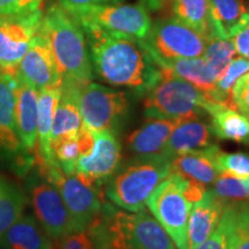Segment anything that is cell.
<instances>
[{
    "label": "cell",
    "mask_w": 249,
    "mask_h": 249,
    "mask_svg": "<svg viewBox=\"0 0 249 249\" xmlns=\"http://www.w3.org/2000/svg\"><path fill=\"white\" fill-rule=\"evenodd\" d=\"M96 73L111 86L145 95L161 76L145 40L96 27L82 28Z\"/></svg>",
    "instance_id": "6da1fadb"
},
{
    "label": "cell",
    "mask_w": 249,
    "mask_h": 249,
    "mask_svg": "<svg viewBox=\"0 0 249 249\" xmlns=\"http://www.w3.org/2000/svg\"><path fill=\"white\" fill-rule=\"evenodd\" d=\"M87 233L95 249H177L160 224L145 211L126 213L107 202Z\"/></svg>",
    "instance_id": "7a4b0ae2"
},
{
    "label": "cell",
    "mask_w": 249,
    "mask_h": 249,
    "mask_svg": "<svg viewBox=\"0 0 249 249\" xmlns=\"http://www.w3.org/2000/svg\"><path fill=\"white\" fill-rule=\"evenodd\" d=\"M42 29L49 40L62 81L85 86L92 80V65L82 28L59 4L43 14Z\"/></svg>",
    "instance_id": "3957f363"
},
{
    "label": "cell",
    "mask_w": 249,
    "mask_h": 249,
    "mask_svg": "<svg viewBox=\"0 0 249 249\" xmlns=\"http://www.w3.org/2000/svg\"><path fill=\"white\" fill-rule=\"evenodd\" d=\"M172 171V160L164 155L138 156L105 183L104 195L111 203L130 213L144 211L145 202Z\"/></svg>",
    "instance_id": "277c9868"
},
{
    "label": "cell",
    "mask_w": 249,
    "mask_h": 249,
    "mask_svg": "<svg viewBox=\"0 0 249 249\" xmlns=\"http://www.w3.org/2000/svg\"><path fill=\"white\" fill-rule=\"evenodd\" d=\"M211 101L187 81L161 71L158 82L145 93L143 108L148 119H200Z\"/></svg>",
    "instance_id": "5b68a950"
},
{
    "label": "cell",
    "mask_w": 249,
    "mask_h": 249,
    "mask_svg": "<svg viewBox=\"0 0 249 249\" xmlns=\"http://www.w3.org/2000/svg\"><path fill=\"white\" fill-rule=\"evenodd\" d=\"M37 171L60 192L76 231H87L101 213L105 202L104 189L86 181L76 173H64L58 163L43 169L37 167Z\"/></svg>",
    "instance_id": "8992f818"
},
{
    "label": "cell",
    "mask_w": 249,
    "mask_h": 249,
    "mask_svg": "<svg viewBox=\"0 0 249 249\" xmlns=\"http://www.w3.org/2000/svg\"><path fill=\"white\" fill-rule=\"evenodd\" d=\"M81 28L96 27L145 40L151 28L148 11L140 5L96 4L66 11Z\"/></svg>",
    "instance_id": "52a82bcc"
},
{
    "label": "cell",
    "mask_w": 249,
    "mask_h": 249,
    "mask_svg": "<svg viewBox=\"0 0 249 249\" xmlns=\"http://www.w3.org/2000/svg\"><path fill=\"white\" fill-rule=\"evenodd\" d=\"M145 205L169 234L176 248L189 249L187 227L193 204L171 174L156 187Z\"/></svg>",
    "instance_id": "ba28073f"
},
{
    "label": "cell",
    "mask_w": 249,
    "mask_h": 249,
    "mask_svg": "<svg viewBox=\"0 0 249 249\" xmlns=\"http://www.w3.org/2000/svg\"><path fill=\"white\" fill-rule=\"evenodd\" d=\"M82 123L91 132L117 130L128 113V101L124 92L89 82L81 88L79 96Z\"/></svg>",
    "instance_id": "9c48e42d"
},
{
    "label": "cell",
    "mask_w": 249,
    "mask_h": 249,
    "mask_svg": "<svg viewBox=\"0 0 249 249\" xmlns=\"http://www.w3.org/2000/svg\"><path fill=\"white\" fill-rule=\"evenodd\" d=\"M145 43L152 54L163 59L201 58L205 36L173 17L151 24Z\"/></svg>",
    "instance_id": "30bf717a"
},
{
    "label": "cell",
    "mask_w": 249,
    "mask_h": 249,
    "mask_svg": "<svg viewBox=\"0 0 249 249\" xmlns=\"http://www.w3.org/2000/svg\"><path fill=\"white\" fill-rule=\"evenodd\" d=\"M28 191L35 218L52 240L77 232L60 192L38 171L29 178Z\"/></svg>",
    "instance_id": "8fae6325"
},
{
    "label": "cell",
    "mask_w": 249,
    "mask_h": 249,
    "mask_svg": "<svg viewBox=\"0 0 249 249\" xmlns=\"http://www.w3.org/2000/svg\"><path fill=\"white\" fill-rule=\"evenodd\" d=\"M42 9L22 14H0V70L17 74L18 65L42 27Z\"/></svg>",
    "instance_id": "7c38bea8"
},
{
    "label": "cell",
    "mask_w": 249,
    "mask_h": 249,
    "mask_svg": "<svg viewBox=\"0 0 249 249\" xmlns=\"http://www.w3.org/2000/svg\"><path fill=\"white\" fill-rule=\"evenodd\" d=\"M17 74L0 70V160H12L21 171L35 164V156L23 151L15 124Z\"/></svg>",
    "instance_id": "4fadbf2b"
},
{
    "label": "cell",
    "mask_w": 249,
    "mask_h": 249,
    "mask_svg": "<svg viewBox=\"0 0 249 249\" xmlns=\"http://www.w3.org/2000/svg\"><path fill=\"white\" fill-rule=\"evenodd\" d=\"M93 144L88 154L77 160L75 173L92 185L103 188L120 169L121 145L111 130L92 132Z\"/></svg>",
    "instance_id": "5bb4252c"
},
{
    "label": "cell",
    "mask_w": 249,
    "mask_h": 249,
    "mask_svg": "<svg viewBox=\"0 0 249 249\" xmlns=\"http://www.w3.org/2000/svg\"><path fill=\"white\" fill-rule=\"evenodd\" d=\"M17 76L38 91L42 89L61 88L62 75L42 27L30 49L18 65Z\"/></svg>",
    "instance_id": "9a60e30c"
},
{
    "label": "cell",
    "mask_w": 249,
    "mask_h": 249,
    "mask_svg": "<svg viewBox=\"0 0 249 249\" xmlns=\"http://www.w3.org/2000/svg\"><path fill=\"white\" fill-rule=\"evenodd\" d=\"M37 117L38 90L18 77L15 90V124L23 151L30 156H35L36 151Z\"/></svg>",
    "instance_id": "2e32d148"
},
{
    "label": "cell",
    "mask_w": 249,
    "mask_h": 249,
    "mask_svg": "<svg viewBox=\"0 0 249 249\" xmlns=\"http://www.w3.org/2000/svg\"><path fill=\"white\" fill-rule=\"evenodd\" d=\"M61 88L42 89L38 91V117H37V150L35 164L37 167L51 166L57 164L51 150L52 124L55 108L60 99Z\"/></svg>",
    "instance_id": "e0dca14e"
},
{
    "label": "cell",
    "mask_w": 249,
    "mask_h": 249,
    "mask_svg": "<svg viewBox=\"0 0 249 249\" xmlns=\"http://www.w3.org/2000/svg\"><path fill=\"white\" fill-rule=\"evenodd\" d=\"M225 201L214 196L208 189L200 201L192 205L188 218V248L193 249L211 235L222 219Z\"/></svg>",
    "instance_id": "ac0fdd59"
},
{
    "label": "cell",
    "mask_w": 249,
    "mask_h": 249,
    "mask_svg": "<svg viewBox=\"0 0 249 249\" xmlns=\"http://www.w3.org/2000/svg\"><path fill=\"white\" fill-rule=\"evenodd\" d=\"M220 149L216 144L185 152L172 160V172L194 180L203 186H211L218 178L216 158Z\"/></svg>",
    "instance_id": "d6986e66"
},
{
    "label": "cell",
    "mask_w": 249,
    "mask_h": 249,
    "mask_svg": "<svg viewBox=\"0 0 249 249\" xmlns=\"http://www.w3.org/2000/svg\"><path fill=\"white\" fill-rule=\"evenodd\" d=\"M182 120L186 119H149L127 138V148L136 156L160 155Z\"/></svg>",
    "instance_id": "ffe728a7"
},
{
    "label": "cell",
    "mask_w": 249,
    "mask_h": 249,
    "mask_svg": "<svg viewBox=\"0 0 249 249\" xmlns=\"http://www.w3.org/2000/svg\"><path fill=\"white\" fill-rule=\"evenodd\" d=\"M82 87L77 83L62 81L60 99L52 124V141L75 136L83 127L79 107L80 90Z\"/></svg>",
    "instance_id": "44dd1931"
},
{
    "label": "cell",
    "mask_w": 249,
    "mask_h": 249,
    "mask_svg": "<svg viewBox=\"0 0 249 249\" xmlns=\"http://www.w3.org/2000/svg\"><path fill=\"white\" fill-rule=\"evenodd\" d=\"M151 55L161 71L187 81L197 89H200L201 91L207 93L208 96L213 93L217 77L211 71L209 65L207 64V61L202 57L189 59H163L152 53Z\"/></svg>",
    "instance_id": "7402d4cb"
},
{
    "label": "cell",
    "mask_w": 249,
    "mask_h": 249,
    "mask_svg": "<svg viewBox=\"0 0 249 249\" xmlns=\"http://www.w3.org/2000/svg\"><path fill=\"white\" fill-rule=\"evenodd\" d=\"M211 132L220 140L249 144V117L235 108L211 101L207 107Z\"/></svg>",
    "instance_id": "603a6c76"
},
{
    "label": "cell",
    "mask_w": 249,
    "mask_h": 249,
    "mask_svg": "<svg viewBox=\"0 0 249 249\" xmlns=\"http://www.w3.org/2000/svg\"><path fill=\"white\" fill-rule=\"evenodd\" d=\"M0 248L54 249V246L35 217L22 214L0 238Z\"/></svg>",
    "instance_id": "cb8c5ba5"
},
{
    "label": "cell",
    "mask_w": 249,
    "mask_h": 249,
    "mask_svg": "<svg viewBox=\"0 0 249 249\" xmlns=\"http://www.w3.org/2000/svg\"><path fill=\"white\" fill-rule=\"evenodd\" d=\"M211 129L209 124L200 119L182 120L167 140L161 155L173 160L185 152L198 150L211 144Z\"/></svg>",
    "instance_id": "d4e9b609"
},
{
    "label": "cell",
    "mask_w": 249,
    "mask_h": 249,
    "mask_svg": "<svg viewBox=\"0 0 249 249\" xmlns=\"http://www.w3.org/2000/svg\"><path fill=\"white\" fill-rule=\"evenodd\" d=\"M227 249H249V201L225 202L222 219Z\"/></svg>",
    "instance_id": "484cf974"
},
{
    "label": "cell",
    "mask_w": 249,
    "mask_h": 249,
    "mask_svg": "<svg viewBox=\"0 0 249 249\" xmlns=\"http://www.w3.org/2000/svg\"><path fill=\"white\" fill-rule=\"evenodd\" d=\"M27 197L13 181L0 176V238L23 214Z\"/></svg>",
    "instance_id": "4316f807"
},
{
    "label": "cell",
    "mask_w": 249,
    "mask_h": 249,
    "mask_svg": "<svg viewBox=\"0 0 249 249\" xmlns=\"http://www.w3.org/2000/svg\"><path fill=\"white\" fill-rule=\"evenodd\" d=\"M174 18H179L207 36L213 30L210 18V0H172Z\"/></svg>",
    "instance_id": "83f0119b"
},
{
    "label": "cell",
    "mask_w": 249,
    "mask_h": 249,
    "mask_svg": "<svg viewBox=\"0 0 249 249\" xmlns=\"http://www.w3.org/2000/svg\"><path fill=\"white\" fill-rule=\"evenodd\" d=\"M247 9L242 0H210L211 27L218 35L227 37Z\"/></svg>",
    "instance_id": "f1b7e54d"
},
{
    "label": "cell",
    "mask_w": 249,
    "mask_h": 249,
    "mask_svg": "<svg viewBox=\"0 0 249 249\" xmlns=\"http://www.w3.org/2000/svg\"><path fill=\"white\" fill-rule=\"evenodd\" d=\"M236 55V50L230 38L218 35L213 30L205 36V48L202 58L207 61L217 79Z\"/></svg>",
    "instance_id": "f546056e"
},
{
    "label": "cell",
    "mask_w": 249,
    "mask_h": 249,
    "mask_svg": "<svg viewBox=\"0 0 249 249\" xmlns=\"http://www.w3.org/2000/svg\"><path fill=\"white\" fill-rule=\"evenodd\" d=\"M247 71H249V60L240 57V55L235 57L227 65L223 73L218 76L213 91L209 97L213 102L233 107L231 98L232 89L239 77H241Z\"/></svg>",
    "instance_id": "4dcf8cb0"
},
{
    "label": "cell",
    "mask_w": 249,
    "mask_h": 249,
    "mask_svg": "<svg viewBox=\"0 0 249 249\" xmlns=\"http://www.w3.org/2000/svg\"><path fill=\"white\" fill-rule=\"evenodd\" d=\"M51 150L53 157L64 173H75L77 160L83 154L82 142L80 139V133L75 136L62 138L51 143Z\"/></svg>",
    "instance_id": "1f68e13d"
},
{
    "label": "cell",
    "mask_w": 249,
    "mask_h": 249,
    "mask_svg": "<svg viewBox=\"0 0 249 249\" xmlns=\"http://www.w3.org/2000/svg\"><path fill=\"white\" fill-rule=\"evenodd\" d=\"M209 189L222 201H249V179H240L227 174H219Z\"/></svg>",
    "instance_id": "d6a6232c"
},
{
    "label": "cell",
    "mask_w": 249,
    "mask_h": 249,
    "mask_svg": "<svg viewBox=\"0 0 249 249\" xmlns=\"http://www.w3.org/2000/svg\"><path fill=\"white\" fill-rule=\"evenodd\" d=\"M216 167L219 174L249 179V154L233 152L226 154L220 151L216 158Z\"/></svg>",
    "instance_id": "836d02e7"
},
{
    "label": "cell",
    "mask_w": 249,
    "mask_h": 249,
    "mask_svg": "<svg viewBox=\"0 0 249 249\" xmlns=\"http://www.w3.org/2000/svg\"><path fill=\"white\" fill-rule=\"evenodd\" d=\"M229 38L234 45L236 53L249 60V12L242 15L241 20L234 27Z\"/></svg>",
    "instance_id": "e575fe53"
},
{
    "label": "cell",
    "mask_w": 249,
    "mask_h": 249,
    "mask_svg": "<svg viewBox=\"0 0 249 249\" xmlns=\"http://www.w3.org/2000/svg\"><path fill=\"white\" fill-rule=\"evenodd\" d=\"M231 98L233 107L249 117V71L236 81L232 89Z\"/></svg>",
    "instance_id": "d590c367"
},
{
    "label": "cell",
    "mask_w": 249,
    "mask_h": 249,
    "mask_svg": "<svg viewBox=\"0 0 249 249\" xmlns=\"http://www.w3.org/2000/svg\"><path fill=\"white\" fill-rule=\"evenodd\" d=\"M43 0H0V14H22L40 9Z\"/></svg>",
    "instance_id": "8d00e7d4"
},
{
    "label": "cell",
    "mask_w": 249,
    "mask_h": 249,
    "mask_svg": "<svg viewBox=\"0 0 249 249\" xmlns=\"http://www.w3.org/2000/svg\"><path fill=\"white\" fill-rule=\"evenodd\" d=\"M58 241V249H95L91 238L87 231L73 232Z\"/></svg>",
    "instance_id": "74e56055"
},
{
    "label": "cell",
    "mask_w": 249,
    "mask_h": 249,
    "mask_svg": "<svg viewBox=\"0 0 249 249\" xmlns=\"http://www.w3.org/2000/svg\"><path fill=\"white\" fill-rule=\"evenodd\" d=\"M193 249H227V240H226V234L225 230L222 224H218L216 230L211 233V235L208 239L196 246Z\"/></svg>",
    "instance_id": "f35d334b"
},
{
    "label": "cell",
    "mask_w": 249,
    "mask_h": 249,
    "mask_svg": "<svg viewBox=\"0 0 249 249\" xmlns=\"http://www.w3.org/2000/svg\"><path fill=\"white\" fill-rule=\"evenodd\" d=\"M59 5L61 6L65 11L70 9L83 7L87 5H96V4H107L111 0H58Z\"/></svg>",
    "instance_id": "ab89813d"
},
{
    "label": "cell",
    "mask_w": 249,
    "mask_h": 249,
    "mask_svg": "<svg viewBox=\"0 0 249 249\" xmlns=\"http://www.w3.org/2000/svg\"><path fill=\"white\" fill-rule=\"evenodd\" d=\"M172 0H141V5L147 11L158 12L160 9H163Z\"/></svg>",
    "instance_id": "60d3db41"
}]
</instances>
